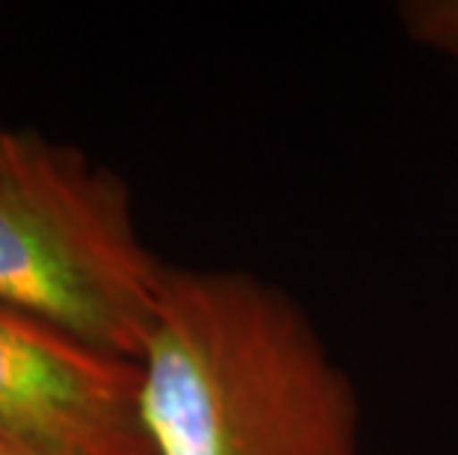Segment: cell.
I'll use <instances>...</instances> for the list:
<instances>
[{"mask_svg": "<svg viewBox=\"0 0 458 455\" xmlns=\"http://www.w3.org/2000/svg\"><path fill=\"white\" fill-rule=\"evenodd\" d=\"M0 441L30 455H154L140 364L0 305Z\"/></svg>", "mask_w": 458, "mask_h": 455, "instance_id": "3957f363", "label": "cell"}, {"mask_svg": "<svg viewBox=\"0 0 458 455\" xmlns=\"http://www.w3.org/2000/svg\"><path fill=\"white\" fill-rule=\"evenodd\" d=\"M136 364L154 455H364L352 379L255 273L169 266Z\"/></svg>", "mask_w": 458, "mask_h": 455, "instance_id": "6da1fadb", "label": "cell"}, {"mask_svg": "<svg viewBox=\"0 0 458 455\" xmlns=\"http://www.w3.org/2000/svg\"><path fill=\"white\" fill-rule=\"evenodd\" d=\"M165 273L140 237L124 178L0 124V305L140 361Z\"/></svg>", "mask_w": 458, "mask_h": 455, "instance_id": "7a4b0ae2", "label": "cell"}, {"mask_svg": "<svg viewBox=\"0 0 458 455\" xmlns=\"http://www.w3.org/2000/svg\"><path fill=\"white\" fill-rule=\"evenodd\" d=\"M399 21L411 42L458 65V0H411L399 9Z\"/></svg>", "mask_w": 458, "mask_h": 455, "instance_id": "277c9868", "label": "cell"}, {"mask_svg": "<svg viewBox=\"0 0 458 455\" xmlns=\"http://www.w3.org/2000/svg\"><path fill=\"white\" fill-rule=\"evenodd\" d=\"M0 455H30V452H24V450H18V447H13V443L0 441Z\"/></svg>", "mask_w": 458, "mask_h": 455, "instance_id": "5b68a950", "label": "cell"}]
</instances>
